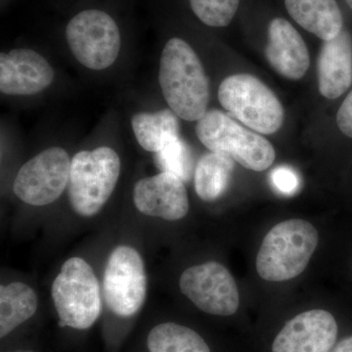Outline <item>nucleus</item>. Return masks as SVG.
Listing matches in <instances>:
<instances>
[{"mask_svg": "<svg viewBox=\"0 0 352 352\" xmlns=\"http://www.w3.org/2000/svg\"><path fill=\"white\" fill-rule=\"evenodd\" d=\"M179 288L206 314L230 316L239 308L237 284L226 266L217 261L187 268L180 276Z\"/></svg>", "mask_w": 352, "mask_h": 352, "instance_id": "9d476101", "label": "nucleus"}, {"mask_svg": "<svg viewBox=\"0 0 352 352\" xmlns=\"http://www.w3.org/2000/svg\"><path fill=\"white\" fill-rule=\"evenodd\" d=\"M337 337L338 324L330 312L309 310L284 326L273 342L272 352H329Z\"/></svg>", "mask_w": 352, "mask_h": 352, "instance_id": "ddd939ff", "label": "nucleus"}, {"mask_svg": "<svg viewBox=\"0 0 352 352\" xmlns=\"http://www.w3.org/2000/svg\"><path fill=\"white\" fill-rule=\"evenodd\" d=\"M103 286L111 311L124 318L138 314L147 294L144 261L138 251L127 245L113 250L106 264Z\"/></svg>", "mask_w": 352, "mask_h": 352, "instance_id": "1a4fd4ad", "label": "nucleus"}, {"mask_svg": "<svg viewBox=\"0 0 352 352\" xmlns=\"http://www.w3.org/2000/svg\"><path fill=\"white\" fill-rule=\"evenodd\" d=\"M234 160L220 153L204 155L194 171V184L201 200L214 201L223 195L232 176Z\"/></svg>", "mask_w": 352, "mask_h": 352, "instance_id": "6ab92c4d", "label": "nucleus"}, {"mask_svg": "<svg viewBox=\"0 0 352 352\" xmlns=\"http://www.w3.org/2000/svg\"><path fill=\"white\" fill-rule=\"evenodd\" d=\"M156 162L162 171L173 173L184 182L191 179L194 170L193 155L180 136L170 141L157 153Z\"/></svg>", "mask_w": 352, "mask_h": 352, "instance_id": "412c9836", "label": "nucleus"}, {"mask_svg": "<svg viewBox=\"0 0 352 352\" xmlns=\"http://www.w3.org/2000/svg\"><path fill=\"white\" fill-rule=\"evenodd\" d=\"M265 56L271 67L288 80H300L309 68L307 44L300 32L283 18L270 22Z\"/></svg>", "mask_w": 352, "mask_h": 352, "instance_id": "4468645a", "label": "nucleus"}, {"mask_svg": "<svg viewBox=\"0 0 352 352\" xmlns=\"http://www.w3.org/2000/svg\"><path fill=\"white\" fill-rule=\"evenodd\" d=\"M196 134L210 152L226 155L248 170H266L276 157L267 139L241 126L221 111H208L197 122Z\"/></svg>", "mask_w": 352, "mask_h": 352, "instance_id": "20e7f679", "label": "nucleus"}, {"mask_svg": "<svg viewBox=\"0 0 352 352\" xmlns=\"http://www.w3.org/2000/svg\"><path fill=\"white\" fill-rule=\"evenodd\" d=\"M147 346L150 352H210L198 333L171 322L160 324L150 331Z\"/></svg>", "mask_w": 352, "mask_h": 352, "instance_id": "aec40b11", "label": "nucleus"}, {"mask_svg": "<svg viewBox=\"0 0 352 352\" xmlns=\"http://www.w3.org/2000/svg\"><path fill=\"white\" fill-rule=\"evenodd\" d=\"M71 163L62 147L43 150L21 166L14 179V194L34 207L54 203L68 188Z\"/></svg>", "mask_w": 352, "mask_h": 352, "instance_id": "6e6552de", "label": "nucleus"}, {"mask_svg": "<svg viewBox=\"0 0 352 352\" xmlns=\"http://www.w3.org/2000/svg\"><path fill=\"white\" fill-rule=\"evenodd\" d=\"M38 309V296L23 282L0 287V337L4 338L29 320Z\"/></svg>", "mask_w": 352, "mask_h": 352, "instance_id": "a211bd4d", "label": "nucleus"}, {"mask_svg": "<svg viewBox=\"0 0 352 352\" xmlns=\"http://www.w3.org/2000/svg\"><path fill=\"white\" fill-rule=\"evenodd\" d=\"M54 69L36 51L15 48L0 55V91L30 96L43 91L54 80Z\"/></svg>", "mask_w": 352, "mask_h": 352, "instance_id": "9b49d317", "label": "nucleus"}, {"mask_svg": "<svg viewBox=\"0 0 352 352\" xmlns=\"http://www.w3.org/2000/svg\"><path fill=\"white\" fill-rule=\"evenodd\" d=\"M319 91L327 99H337L352 83V36L342 30L337 38L324 41L318 58Z\"/></svg>", "mask_w": 352, "mask_h": 352, "instance_id": "2eb2a0df", "label": "nucleus"}, {"mask_svg": "<svg viewBox=\"0 0 352 352\" xmlns=\"http://www.w3.org/2000/svg\"><path fill=\"white\" fill-rule=\"evenodd\" d=\"M133 201L141 214L168 221L182 219L189 212L184 182L164 171L139 180L134 186Z\"/></svg>", "mask_w": 352, "mask_h": 352, "instance_id": "f8f14e48", "label": "nucleus"}, {"mask_svg": "<svg viewBox=\"0 0 352 352\" xmlns=\"http://www.w3.org/2000/svg\"><path fill=\"white\" fill-rule=\"evenodd\" d=\"M61 327L85 330L101 312L100 287L94 270L80 258L65 261L51 288Z\"/></svg>", "mask_w": 352, "mask_h": 352, "instance_id": "39448f33", "label": "nucleus"}, {"mask_svg": "<svg viewBox=\"0 0 352 352\" xmlns=\"http://www.w3.org/2000/svg\"><path fill=\"white\" fill-rule=\"evenodd\" d=\"M177 117L170 109L132 116V131L138 144L148 152L161 151L170 141L179 138Z\"/></svg>", "mask_w": 352, "mask_h": 352, "instance_id": "f3484780", "label": "nucleus"}, {"mask_svg": "<svg viewBox=\"0 0 352 352\" xmlns=\"http://www.w3.org/2000/svg\"><path fill=\"white\" fill-rule=\"evenodd\" d=\"M21 352H32V351H21Z\"/></svg>", "mask_w": 352, "mask_h": 352, "instance_id": "bb28decb", "label": "nucleus"}, {"mask_svg": "<svg viewBox=\"0 0 352 352\" xmlns=\"http://www.w3.org/2000/svg\"><path fill=\"white\" fill-rule=\"evenodd\" d=\"M318 232L303 219L280 222L266 234L256 256L259 276L283 282L302 274L318 245Z\"/></svg>", "mask_w": 352, "mask_h": 352, "instance_id": "f03ea898", "label": "nucleus"}, {"mask_svg": "<svg viewBox=\"0 0 352 352\" xmlns=\"http://www.w3.org/2000/svg\"><path fill=\"white\" fill-rule=\"evenodd\" d=\"M347 6H349V8L352 10V0H346Z\"/></svg>", "mask_w": 352, "mask_h": 352, "instance_id": "a878e982", "label": "nucleus"}, {"mask_svg": "<svg viewBox=\"0 0 352 352\" xmlns=\"http://www.w3.org/2000/svg\"><path fill=\"white\" fill-rule=\"evenodd\" d=\"M329 352H352V336L340 340L339 344L333 346Z\"/></svg>", "mask_w": 352, "mask_h": 352, "instance_id": "393cba45", "label": "nucleus"}, {"mask_svg": "<svg viewBox=\"0 0 352 352\" xmlns=\"http://www.w3.org/2000/svg\"><path fill=\"white\" fill-rule=\"evenodd\" d=\"M120 168L119 154L108 146L76 153L68 184L69 204L76 214L91 217L100 212L115 191Z\"/></svg>", "mask_w": 352, "mask_h": 352, "instance_id": "7ed1b4c3", "label": "nucleus"}, {"mask_svg": "<svg viewBox=\"0 0 352 352\" xmlns=\"http://www.w3.org/2000/svg\"><path fill=\"white\" fill-rule=\"evenodd\" d=\"M159 82L164 100L178 118L198 122L208 112L210 82L200 58L186 41L170 38L160 59Z\"/></svg>", "mask_w": 352, "mask_h": 352, "instance_id": "f257e3e1", "label": "nucleus"}, {"mask_svg": "<svg viewBox=\"0 0 352 352\" xmlns=\"http://www.w3.org/2000/svg\"><path fill=\"white\" fill-rule=\"evenodd\" d=\"M289 16L300 27L322 41L337 38L344 30V19L336 0H285Z\"/></svg>", "mask_w": 352, "mask_h": 352, "instance_id": "dca6fc26", "label": "nucleus"}, {"mask_svg": "<svg viewBox=\"0 0 352 352\" xmlns=\"http://www.w3.org/2000/svg\"><path fill=\"white\" fill-rule=\"evenodd\" d=\"M189 2L198 19L214 28L230 24L240 4V0H189Z\"/></svg>", "mask_w": 352, "mask_h": 352, "instance_id": "4be33fe9", "label": "nucleus"}, {"mask_svg": "<svg viewBox=\"0 0 352 352\" xmlns=\"http://www.w3.org/2000/svg\"><path fill=\"white\" fill-rule=\"evenodd\" d=\"M337 124L344 135L352 138V90L340 105L337 115Z\"/></svg>", "mask_w": 352, "mask_h": 352, "instance_id": "b1692460", "label": "nucleus"}, {"mask_svg": "<svg viewBox=\"0 0 352 352\" xmlns=\"http://www.w3.org/2000/svg\"><path fill=\"white\" fill-rule=\"evenodd\" d=\"M270 178L274 188L283 195H294L300 188V178L296 171L289 166H279L275 168L271 173Z\"/></svg>", "mask_w": 352, "mask_h": 352, "instance_id": "5701e85b", "label": "nucleus"}, {"mask_svg": "<svg viewBox=\"0 0 352 352\" xmlns=\"http://www.w3.org/2000/svg\"><path fill=\"white\" fill-rule=\"evenodd\" d=\"M219 100L231 116L259 133H275L283 124L281 102L267 85L249 74H238L222 80Z\"/></svg>", "mask_w": 352, "mask_h": 352, "instance_id": "423d86ee", "label": "nucleus"}, {"mask_svg": "<svg viewBox=\"0 0 352 352\" xmlns=\"http://www.w3.org/2000/svg\"><path fill=\"white\" fill-rule=\"evenodd\" d=\"M66 38L76 59L94 71L110 68L122 47L117 22L98 9H87L74 16L67 25Z\"/></svg>", "mask_w": 352, "mask_h": 352, "instance_id": "0eeeda50", "label": "nucleus"}]
</instances>
